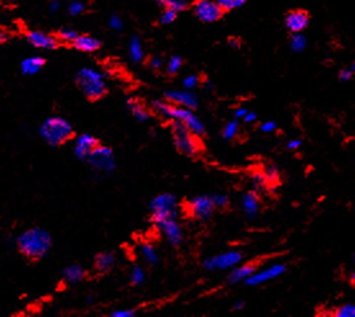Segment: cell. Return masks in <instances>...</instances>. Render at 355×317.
I'll return each instance as SVG.
<instances>
[{
  "mask_svg": "<svg viewBox=\"0 0 355 317\" xmlns=\"http://www.w3.org/2000/svg\"><path fill=\"white\" fill-rule=\"evenodd\" d=\"M16 246L26 259L40 261L52 249V236L44 228H28L17 237Z\"/></svg>",
  "mask_w": 355,
  "mask_h": 317,
  "instance_id": "obj_1",
  "label": "cell"
},
{
  "mask_svg": "<svg viewBox=\"0 0 355 317\" xmlns=\"http://www.w3.org/2000/svg\"><path fill=\"white\" fill-rule=\"evenodd\" d=\"M151 107H152V110L158 116L164 117V119L166 120H178V121L183 122L184 125H186L192 133L196 134V136H205V125H203V122L201 121L197 115L194 114L192 109L176 106L174 105V103L169 102L167 100L153 101Z\"/></svg>",
  "mask_w": 355,
  "mask_h": 317,
  "instance_id": "obj_2",
  "label": "cell"
},
{
  "mask_svg": "<svg viewBox=\"0 0 355 317\" xmlns=\"http://www.w3.org/2000/svg\"><path fill=\"white\" fill-rule=\"evenodd\" d=\"M39 134L44 142L52 147H57L66 143L74 136L71 122L62 116H50L43 121L39 128Z\"/></svg>",
  "mask_w": 355,
  "mask_h": 317,
  "instance_id": "obj_3",
  "label": "cell"
},
{
  "mask_svg": "<svg viewBox=\"0 0 355 317\" xmlns=\"http://www.w3.org/2000/svg\"><path fill=\"white\" fill-rule=\"evenodd\" d=\"M76 84L89 101L100 100L109 90L103 74L90 67H83L76 74Z\"/></svg>",
  "mask_w": 355,
  "mask_h": 317,
  "instance_id": "obj_4",
  "label": "cell"
},
{
  "mask_svg": "<svg viewBox=\"0 0 355 317\" xmlns=\"http://www.w3.org/2000/svg\"><path fill=\"white\" fill-rule=\"evenodd\" d=\"M171 134L175 148L183 155L193 157L202 151L203 146L201 142V137L192 133L183 122L172 120Z\"/></svg>",
  "mask_w": 355,
  "mask_h": 317,
  "instance_id": "obj_5",
  "label": "cell"
},
{
  "mask_svg": "<svg viewBox=\"0 0 355 317\" xmlns=\"http://www.w3.org/2000/svg\"><path fill=\"white\" fill-rule=\"evenodd\" d=\"M150 210L152 211L151 222L153 225L169 218H175L178 214V199L169 192L160 194L150 201Z\"/></svg>",
  "mask_w": 355,
  "mask_h": 317,
  "instance_id": "obj_6",
  "label": "cell"
},
{
  "mask_svg": "<svg viewBox=\"0 0 355 317\" xmlns=\"http://www.w3.org/2000/svg\"><path fill=\"white\" fill-rule=\"evenodd\" d=\"M88 164L100 173H111L116 169V157L114 150L107 146L98 145L88 157Z\"/></svg>",
  "mask_w": 355,
  "mask_h": 317,
  "instance_id": "obj_7",
  "label": "cell"
},
{
  "mask_svg": "<svg viewBox=\"0 0 355 317\" xmlns=\"http://www.w3.org/2000/svg\"><path fill=\"white\" fill-rule=\"evenodd\" d=\"M242 261V253L239 250H229L225 253L217 254L203 261V268L206 271H225L232 270L238 266Z\"/></svg>",
  "mask_w": 355,
  "mask_h": 317,
  "instance_id": "obj_8",
  "label": "cell"
},
{
  "mask_svg": "<svg viewBox=\"0 0 355 317\" xmlns=\"http://www.w3.org/2000/svg\"><path fill=\"white\" fill-rule=\"evenodd\" d=\"M187 209H188L189 214L193 218H196V219L207 220L212 217L217 206H215L211 196L197 195L188 201Z\"/></svg>",
  "mask_w": 355,
  "mask_h": 317,
  "instance_id": "obj_9",
  "label": "cell"
},
{
  "mask_svg": "<svg viewBox=\"0 0 355 317\" xmlns=\"http://www.w3.org/2000/svg\"><path fill=\"white\" fill-rule=\"evenodd\" d=\"M223 12L217 0H197L194 4V13L202 22H215L222 17Z\"/></svg>",
  "mask_w": 355,
  "mask_h": 317,
  "instance_id": "obj_10",
  "label": "cell"
},
{
  "mask_svg": "<svg viewBox=\"0 0 355 317\" xmlns=\"http://www.w3.org/2000/svg\"><path fill=\"white\" fill-rule=\"evenodd\" d=\"M155 227L164 235L167 242L170 245H172V246H179L183 242V230H182L181 225L178 223V220L175 218H169V219L162 220V222L155 225Z\"/></svg>",
  "mask_w": 355,
  "mask_h": 317,
  "instance_id": "obj_11",
  "label": "cell"
},
{
  "mask_svg": "<svg viewBox=\"0 0 355 317\" xmlns=\"http://www.w3.org/2000/svg\"><path fill=\"white\" fill-rule=\"evenodd\" d=\"M164 97L169 102L176 106H182V107H188L192 110H196L198 107L197 96L191 92V89H170L165 92Z\"/></svg>",
  "mask_w": 355,
  "mask_h": 317,
  "instance_id": "obj_12",
  "label": "cell"
},
{
  "mask_svg": "<svg viewBox=\"0 0 355 317\" xmlns=\"http://www.w3.org/2000/svg\"><path fill=\"white\" fill-rule=\"evenodd\" d=\"M99 145L98 139L94 136L88 133H83L76 137L75 145H74V155L80 162H86L89 155L92 153L97 146Z\"/></svg>",
  "mask_w": 355,
  "mask_h": 317,
  "instance_id": "obj_13",
  "label": "cell"
},
{
  "mask_svg": "<svg viewBox=\"0 0 355 317\" xmlns=\"http://www.w3.org/2000/svg\"><path fill=\"white\" fill-rule=\"evenodd\" d=\"M285 271H286L285 266H282V264H274V266L266 268V270L256 271L253 276H250V277L244 281V284L248 285V287H255V285L264 284L266 281L278 277V276L285 272Z\"/></svg>",
  "mask_w": 355,
  "mask_h": 317,
  "instance_id": "obj_14",
  "label": "cell"
},
{
  "mask_svg": "<svg viewBox=\"0 0 355 317\" xmlns=\"http://www.w3.org/2000/svg\"><path fill=\"white\" fill-rule=\"evenodd\" d=\"M26 39L32 47L39 48V49H56L58 47V39L52 35L42 33V31H31L26 35Z\"/></svg>",
  "mask_w": 355,
  "mask_h": 317,
  "instance_id": "obj_15",
  "label": "cell"
},
{
  "mask_svg": "<svg viewBox=\"0 0 355 317\" xmlns=\"http://www.w3.org/2000/svg\"><path fill=\"white\" fill-rule=\"evenodd\" d=\"M258 271V264L254 263V262H248V263L241 264V266H236L230 270V272L228 273V284L233 285L238 284L241 281H246L247 278L253 276L254 273Z\"/></svg>",
  "mask_w": 355,
  "mask_h": 317,
  "instance_id": "obj_16",
  "label": "cell"
},
{
  "mask_svg": "<svg viewBox=\"0 0 355 317\" xmlns=\"http://www.w3.org/2000/svg\"><path fill=\"white\" fill-rule=\"evenodd\" d=\"M241 206L242 210H243V214L248 219H254L258 215L259 209H260V198H259L258 192H246L241 199Z\"/></svg>",
  "mask_w": 355,
  "mask_h": 317,
  "instance_id": "obj_17",
  "label": "cell"
},
{
  "mask_svg": "<svg viewBox=\"0 0 355 317\" xmlns=\"http://www.w3.org/2000/svg\"><path fill=\"white\" fill-rule=\"evenodd\" d=\"M309 23V14L305 11H294L287 14L286 26L290 31L301 33Z\"/></svg>",
  "mask_w": 355,
  "mask_h": 317,
  "instance_id": "obj_18",
  "label": "cell"
},
{
  "mask_svg": "<svg viewBox=\"0 0 355 317\" xmlns=\"http://www.w3.org/2000/svg\"><path fill=\"white\" fill-rule=\"evenodd\" d=\"M86 276V270L79 263H73L63 268L62 271V280L68 285H75L83 281Z\"/></svg>",
  "mask_w": 355,
  "mask_h": 317,
  "instance_id": "obj_19",
  "label": "cell"
},
{
  "mask_svg": "<svg viewBox=\"0 0 355 317\" xmlns=\"http://www.w3.org/2000/svg\"><path fill=\"white\" fill-rule=\"evenodd\" d=\"M116 264V257L114 253L103 251L94 257V268L98 273H107Z\"/></svg>",
  "mask_w": 355,
  "mask_h": 317,
  "instance_id": "obj_20",
  "label": "cell"
},
{
  "mask_svg": "<svg viewBox=\"0 0 355 317\" xmlns=\"http://www.w3.org/2000/svg\"><path fill=\"white\" fill-rule=\"evenodd\" d=\"M45 59L43 57L33 56L25 58L21 62V71L23 75H35L44 67Z\"/></svg>",
  "mask_w": 355,
  "mask_h": 317,
  "instance_id": "obj_21",
  "label": "cell"
},
{
  "mask_svg": "<svg viewBox=\"0 0 355 317\" xmlns=\"http://www.w3.org/2000/svg\"><path fill=\"white\" fill-rule=\"evenodd\" d=\"M74 47H75L76 49L81 50V52L92 53L99 49L100 43L99 40L90 37V35H79L78 39L74 42Z\"/></svg>",
  "mask_w": 355,
  "mask_h": 317,
  "instance_id": "obj_22",
  "label": "cell"
},
{
  "mask_svg": "<svg viewBox=\"0 0 355 317\" xmlns=\"http://www.w3.org/2000/svg\"><path fill=\"white\" fill-rule=\"evenodd\" d=\"M126 107L130 110L133 116L135 117L139 122H146L150 120V112L147 111V109H146L145 106L140 105L134 97H129L128 100H126Z\"/></svg>",
  "mask_w": 355,
  "mask_h": 317,
  "instance_id": "obj_23",
  "label": "cell"
},
{
  "mask_svg": "<svg viewBox=\"0 0 355 317\" xmlns=\"http://www.w3.org/2000/svg\"><path fill=\"white\" fill-rule=\"evenodd\" d=\"M129 57L134 64H138L145 57V52H143V47L139 40V38L134 37L131 38L130 43H129Z\"/></svg>",
  "mask_w": 355,
  "mask_h": 317,
  "instance_id": "obj_24",
  "label": "cell"
},
{
  "mask_svg": "<svg viewBox=\"0 0 355 317\" xmlns=\"http://www.w3.org/2000/svg\"><path fill=\"white\" fill-rule=\"evenodd\" d=\"M140 254L141 257H143V259H145L148 264H152V266H156V264L158 263V261H160L157 250H156L155 246H153L152 244H150V242H145V244L140 245Z\"/></svg>",
  "mask_w": 355,
  "mask_h": 317,
  "instance_id": "obj_25",
  "label": "cell"
},
{
  "mask_svg": "<svg viewBox=\"0 0 355 317\" xmlns=\"http://www.w3.org/2000/svg\"><path fill=\"white\" fill-rule=\"evenodd\" d=\"M238 131H239L238 119L230 120V121H228L227 124H225L224 129H223V138L227 139V141H232V139H234L237 137Z\"/></svg>",
  "mask_w": 355,
  "mask_h": 317,
  "instance_id": "obj_26",
  "label": "cell"
},
{
  "mask_svg": "<svg viewBox=\"0 0 355 317\" xmlns=\"http://www.w3.org/2000/svg\"><path fill=\"white\" fill-rule=\"evenodd\" d=\"M146 272L140 266H134L130 270V282L134 287H139L145 282Z\"/></svg>",
  "mask_w": 355,
  "mask_h": 317,
  "instance_id": "obj_27",
  "label": "cell"
},
{
  "mask_svg": "<svg viewBox=\"0 0 355 317\" xmlns=\"http://www.w3.org/2000/svg\"><path fill=\"white\" fill-rule=\"evenodd\" d=\"M160 6H164L166 8H171L174 11H183L187 7V0H156Z\"/></svg>",
  "mask_w": 355,
  "mask_h": 317,
  "instance_id": "obj_28",
  "label": "cell"
},
{
  "mask_svg": "<svg viewBox=\"0 0 355 317\" xmlns=\"http://www.w3.org/2000/svg\"><path fill=\"white\" fill-rule=\"evenodd\" d=\"M79 34L75 30H71V28H62L58 33V40L63 43H73L78 39Z\"/></svg>",
  "mask_w": 355,
  "mask_h": 317,
  "instance_id": "obj_29",
  "label": "cell"
},
{
  "mask_svg": "<svg viewBox=\"0 0 355 317\" xmlns=\"http://www.w3.org/2000/svg\"><path fill=\"white\" fill-rule=\"evenodd\" d=\"M332 314L336 317H355V306L345 304V306L333 309Z\"/></svg>",
  "mask_w": 355,
  "mask_h": 317,
  "instance_id": "obj_30",
  "label": "cell"
},
{
  "mask_svg": "<svg viewBox=\"0 0 355 317\" xmlns=\"http://www.w3.org/2000/svg\"><path fill=\"white\" fill-rule=\"evenodd\" d=\"M217 2L223 11H232L246 3V0H217Z\"/></svg>",
  "mask_w": 355,
  "mask_h": 317,
  "instance_id": "obj_31",
  "label": "cell"
},
{
  "mask_svg": "<svg viewBox=\"0 0 355 317\" xmlns=\"http://www.w3.org/2000/svg\"><path fill=\"white\" fill-rule=\"evenodd\" d=\"M182 64H183V61H182L181 57L172 56L171 58L169 59V62H167V73H169L170 75H175V74L181 70Z\"/></svg>",
  "mask_w": 355,
  "mask_h": 317,
  "instance_id": "obj_32",
  "label": "cell"
},
{
  "mask_svg": "<svg viewBox=\"0 0 355 317\" xmlns=\"http://www.w3.org/2000/svg\"><path fill=\"white\" fill-rule=\"evenodd\" d=\"M176 11L171 8H166L160 16V23L161 25H169V23L174 22V20L176 18Z\"/></svg>",
  "mask_w": 355,
  "mask_h": 317,
  "instance_id": "obj_33",
  "label": "cell"
},
{
  "mask_svg": "<svg viewBox=\"0 0 355 317\" xmlns=\"http://www.w3.org/2000/svg\"><path fill=\"white\" fill-rule=\"evenodd\" d=\"M211 199L214 201L215 206L219 209L227 208L228 204H229V199H228V196L224 195V194H215V195H211Z\"/></svg>",
  "mask_w": 355,
  "mask_h": 317,
  "instance_id": "obj_34",
  "label": "cell"
},
{
  "mask_svg": "<svg viewBox=\"0 0 355 317\" xmlns=\"http://www.w3.org/2000/svg\"><path fill=\"white\" fill-rule=\"evenodd\" d=\"M253 182L256 187H264L269 181L266 178L265 172H255L253 174Z\"/></svg>",
  "mask_w": 355,
  "mask_h": 317,
  "instance_id": "obj_35",
  "label": "cell"
},
{
  "mask_svg": "<svg viewBox=\"0 0 355 317\" xmlns=\"http://www.w3.org/2000/svg\"><path fill=\"white\" fill-rule=\"evenodd\" d=\"M198 84V76L194 75V74H191V75L186 76L183 80V86L184 89H193L196 88Z\"/></svg>",
  "mask_w": 355,
  "mask_h": 317,
  "instance_id": "obj_36",
  "label": "cell"
},
{
  "mask_svg": "<svg viewBox=\"0 0 355 317\" xmlns=\"http://www.w3.org/2000/svg\"><path fill=\"white\" fill-rule=\"evenodd\" d=\"M84 9H85V4L83 2H73L68 6V13L73 16H78V14L83 13Z\"/></svg>",
  "mask_w": 355,
  "mask_h": 317,
  "instance_id": "obj_37",
  "label": "cell"
},
{
  "mask_svg": "<svg viewBox=\"0 0 355 317\" xmlns=\"http://www.w3.org/2000/svg\"><path fill=\"white\" fill-rule=\"evenodd\" d=\"M111 317H134L135 316V311L134 309H117L110 313Z\"/></svg>",
  "mask_w": 355,
  "mask_h": 317,
  "instance_id": "obj_38",
  "label": "cell"
},
{
  "mask_svg": "<svg viewBox=\"0 0 355 317\" xmlns=\"http://www.w3.org/2000/svg\"><path fill=\"white\" fill-rule=\"evenodd\" d=\"M291 45L295 50H301L304 48V45H305V40H304V38L301 35H295L292 38Z\"/></svg>",
  "mask_w": 355,
  "mask_h": 317,
  "instance_id": "obj_39",
  "label": "cell"
},
{
  "mask_svg": "<svg viewBox=\"0 0 355 317\" xmlns=\"http://www.w3.org/2000/svg\"><path fill=\"white\" fill-rule=\"evenodd\" d=\"M162 64H164V61H162V58L160 56H155L150 59V67L152 70H155V71L161 69Z\"/></svg>",
  "mask_w": 355,
  "mask_h": 317,
  "instance_id": "obj_40",
  "label": "cell"
},
{
  "mask_svg": "<svg viewBox=\"0 0 355 317\" xmlns=\"http://www.w3.org/2000/svg\"><path fill=\"white\" fill-rule=\"evenodd\" d=\"M110 27L114 30H121L122 28V21L119 16H111L110 18Z\"/></svg>",
  "mask_w": 355,
  "mask_h": 317,
  "instance_id": "obj_41",
  "label": "cell"
},
{
  "mask_svg": "<svg viewBox=\"0 0 355 317\" xmlns=\"http://www.w3.org/2000/svg\"><path fill=\"white\" fill-rule=\"evenodd\" d=\"M265 172L266 178H268V181H277L278 175H277V170L274 169V168H268V169L264 170Z\"/></svg>",
  "mask_w": 355,
  "mask_h": 317,
  "instance_id": "obj_42",
  "label": "cell"
},
{
  "mask_svg": "<svg viewBox=\"0 0 355 317\" xmlns=\"http://www.w3.org/2000/svg\"><path fill=\"white\" fill-rule=\"evenodd\" d=\"M261 132H264V133H270V132H273L275 129V122L274 121H266L264 122L263 125L260 126Z\"/></svg>",
  "mask_w": 355,
  "mask_h": 317,
  "instance_id": "obj_43",
  "label": "cell"
},
{
  "mask_svg": "<svg viewBox=\"0 0 355 317\" xmlns=\"http://www.w3.org/2000/svg\"><path fill=\"white\" fill-rule=\"evenodd\" d=\"M256 119H258V116H256L255 112H247L243 117V121L247 122V124H251V122L255 121Z\"/></svg>",
  "mask_w": 355,
  "mask_h": 317,
  "instance_id": "obj_44",
  "label": "cell"
},
{
  "mask_svg": "<svg viewBox=\"0 0 355 317\" xmlns=\"http://www.w3.org/2000/svg\"><path fill=\"white\" fill-rule=\"evenodd\" d=\"M59 7H61V4H59L58 0H52L49 3V11L52 12V13H54V12L58 11Z\"/></svg>",
  "mask_w": 355,
  "mask_h": 317,
  "instance_id": "obj_45",
  "label": "cell"
},
{
  "mask_svg": "<svg viewBox=\"0 0 355 317\" xmlns=\"http://www.w3.org/2000/svg\"><path fill=\"white\" fill-rule=\"evenodd\" d=\"M247 112L248 111H247L246 109H237L236 111H234V117H236V119H243Z\"/></svg>",
  "mask_w": 355,
  "mask_h": 317,
  "instance_id": "obj_46",
  "label": "cell"
},
{
  "mask_svg": "<svg viewBox=\"0 0 355 317\" xmlns=\"http://www.w3.org/2000/svg\"><path fill=\"white\" fill-rule=\"evenodd\" d=\"M244 302H237V303H234V306H233V309L234 311H241V309H243L244 308Z\"/></svg>",
  "mask_w": 355,
  "mask_h": 317,
  "instance_id": "obj_47",
  "label": "cell"
},
{
  "mask_svg": "<svg viewBox=\"0 0 355 317\" xmlns=\"http://www.w3.org/2000/svg\"><path fill=\"white\" fill-rule=\"evenodd\" d=\"M229 45L232 48H238L239 47V42L237 39H229Z\"/></svg>",
  "mask_w": 355,
  "mask_h": 317,
  "instance_id": "obj_48",
  "label": "cell"
},
{
  "mask_svg": "<svg viewBox=\"0 0 355 317\" xmlns=\"http://www.w3.org/2000/svg\"><path fill=\"white\" fill-rule=\"evenodd\" d=\"M300 146V141H292L289 143V148H296Z\"/></svg>",
  "mask_w": 355,
  "mask_h": 317,
  "instance_id": "obj_49",
  "label": "cell"
},
{
  "mask_svg": "<svg viewBox=\"0 0 355 317\" xmlns=\"http://www.w3.org/2000/svg\"><path fill=\"white\" fill-rule=\"evenodd\" d=\"M205 85H206V88H207V89H211V88H212V84H211V81H207V83H206Z\"/></svg>",
  "mask_w": 355,
  "mask_h": 317,
  "instance_id": "obj_50",
  "label": "cell"
},
{
  "mask_svg": "<svg viewBox=\"0 0 355 317\" xmlns=\"http://www.w3.org/2000/svg\"><path fill=\"white\" fill-rule=\"evenodd\" d=\"M351 285L354 287L355 285V272H354V275H352V277H351Z\"/></svg>",
  "mask_w": 355,
  "mask_h": 317,
  "instance_id": "obj_51",
  "label": "cell"
}]
</instances>
